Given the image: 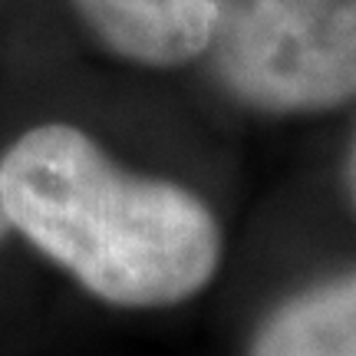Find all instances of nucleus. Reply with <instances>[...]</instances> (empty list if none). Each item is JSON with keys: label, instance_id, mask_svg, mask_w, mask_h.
I'll use <instances>...</instances> for the list:
<instances>
[{"label": "nucleus", "instance_id": "obj_1", "mask_svg": "<svg viewBox=\"0 0 356 356\" xmlns=\"http://www.w3.org/2000/svg\"><path fill=\"white\" fill-rule=\"evenodd\" d=\"M0 208L40 254L115 307L181 304L221 267V225L195 191L129 172L66 122L7 149Z\"/></svg>", "mask_w": 356, "mask_h": 356}, {"label": "nucleus", "instance_id": "obj_2", "mask_svg": "<svg viewBox=\"0 0 356 356\" xmlns=\"http://www.w3.org/2000/svg\"><path fill=\"white\" fill-rule=\"evenodd\" d=\"M204 53L251 109H337L356 99V0H211Z\"/></svg>", "mask_w": 356, "mask_h": 356}, {"label": "nucleus", "instance_id": "obj_3", "mask_svg": "<svg viewBox=\"0 0 356 356\" xmlns=\"http://www.w3.org/2000/svg\"><path fill=\"white\" fill-rule=\"evenodd\" d=\"M102 47L129 63L172 70L208 47L211 0H70Z\"/></svg>", "mask_w": 356, "mask_h": 356}, {"label": "nucleus", "instance_id": "obj_4", "mask_svg": "<svg viewBox=\"0 0 356 356\" xmlns=\"http://www.w3.org/2000/svg\"><path fill=\"white\" fill-rule=\"evenodd\" d=\"M248 356H356V270L287 297L257 327Z\"/></svg>", "mask_w": 356, "mask_h": 356}, {"label": "nucleus", "instance_id": "obj_5", "mask_svg": "<svg viewBox=\"0 0 356 356\" xmlns=\"http://www.w3.org/2000/svg\"><path fill=\"white\" fill-rule=\"evenodd\" d=\"M343 181H346V191H350V202L356 208V132H353V142H350V152H346Z\"/></svg>", "mask_w": 356, "mask_h": 356}, {"label": "nucleus", "instance_id": "obj_6", "mask_svg": "<svg viewBox=\"0 0 356 356\" xmlns=\"http://www.w3.org/2000/svg\"><path fill=\"white\" fill-rule=\"evenodd\" d=\"M10 228V225H7V215H3V208H0V238H3V231Z\"/></svg>", "mask_w": 356, "mask_h": 356}]
</instances>
